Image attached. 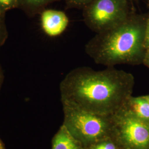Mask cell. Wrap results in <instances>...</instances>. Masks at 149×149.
<instances>
[{
  "instance_id": "cell-16",
  "label": "cell",
  "mask_w": 149,
  "mask_h": 149,
  "mask_svg": "<svg viewBox=\"0 0 149 149\" xmlns=\"http://www.w3.org/2000/svg\"><path fill=\"white\" fill-rule=\"evenodd\" d=\"M144 97L147 100V101L149 102V95H147V96H144Z\"/></svg>"
},
{
  "instance_id": "cell-12",
  "label": "cell",
  "mask_w": 149,
  "mask_h": 149,
  "mask_svg": "<svg viewBox=\"0 0 149 149\" xmlns=\"http://www.w3.org/2000/svg\"><path fill=\"white\" fill-rule=\"evenodd\" d=\"M93 0H65L68 7L83 10Z\"/></svg>"
},
{
  "instance_id": "cell-14",
  "label": "cell",
  "mask_w": 149,
  "mask_h": 149,
  "mask_svg": "<svg viewBox=\"0 0 149 149\" xmlns=\"http://www.w3.org/2000/svg\"><path fill=\"white\" fill-rule=\"evenodd\" d=\"M2 17V16H0V18ZM1 22H0V44L2 42H3L4 40V29L2 27L1 25Z\"/></svg>"
},
{
  "instance_id": "cell-8",
  "label": "cell",
  "mask_w": 149,
  "mask_h": 149,
  "mask_svg": "<svg viewBox=\"0 0 149 149\" xmlns=\"http://www.w3.org/2000/svg\"><path fill=\"white\" fill-rule=\"evenodd\" d=\"M52 149H86L74 139L63 125L55 135Z\"/></svg>"
},
{
  "instance_id": "cell-17",
  "label": "cell",
  "mask_w": 149,
  "mask_h": 149,
  "mask_svg": "<svg viewBox=\"0 0 149 149\" xmlns=\"http://www.w3.org/2000/svg\"><path fill=\"white\" fill-rule=\"evenodd\" d=\"M0 149H3V146H2V145L1 143H0Z\"/></svg>"
},
{
  "instance_id": "cell-3",
  "label": "cell",
  "mask_w": 149,
  "mask_h": 149,
  "mask_svg": "<svg viewBox=\"0 0 149 149\" xmlns=\"http://www.w3.org/2000/svg\"><path fill=\"white\" fill-rule=\"evenodd\" d=\"M62 103L64 127L86 149L102 139L113 136L112 116L96 114Z\"/></svg>"
},
{
  "instance_id": "cell-15",
  "label": "cell",
  "mask_w": 149,
  "mask_h": 149,
  "mask_svg": "<svg viewBox=\"0 0 149 149\" xmlns=\"http://www.w3.org/2000/svg\"><path fill=\"white\" fill-rule=\"evenodd\" d=\"M143 63L149 68V53H146Z\"/></svg>"
},
{
  "instance_id": "cell-9",
  "label": "cell",
  "mask_w": 149,
  "mask_h": 149,
  "mask_svg": "<svg viewBox=\"0 0 149 149\" xmlns=\"http://www.w3.org/2000/svg\"><path fill=\"white\" fill-rule=\"evenodd\" d=\"M87 149H122L113 136L102 139Z\"/></svg>"
},
{
  "instance_id": "cell-7",
  "label": "cell",
  "mask_w": 149,
  "mask_h": 149,
  "mask_svg": "<svg viewBox=\"0 0 149 149\" xmlns=\"http://www.w3.org/2000/svg\"><path fill=\"white\" fill-rule=\"evenodd\" d=\"M122 109L135 117L149 122V103L144 96H130Z\"/></svg>"
},
{
  "instance_id": "cell-11",
  "label": "cell",
  "mask_w": 149,
  "mask_h": 149,
  "mask_svg": "<svg viewBox=\"0 0 149 149\" xmlns=\"http://www.w3.org/2000/svg\"><path fill=\"white\" fill-rule=\"evenodd\" d=\"M18 6V0H0V16L3 17L7 11Z\"/></svg>"
},
{
  "instance_id": "cell-18",
  "label": "cell",
  "mask_w": 149,
  "mask_h": 149,
  "mask_svg": "<svg viewBox=\"0 0 149 149\" xmlns=\"http://www.w3.org/2000/svg\"><path fill=\"white\" fill-rule=\"evenodd\" d=\"M148 5H149V2H148Z\"/></svg>"
},
{
  "instance_id": "cell-10",
  "label": "cell",
  "mask_w": 149,
  "mask_h": 149,
  "mask_svg": "<svg viewBox=\"0 0 149 149\" xmlns=\"http://www.w3.org/2000/svg\"><path fill=\"white\" fill-rule=\"evenodd\" d=\"M58 0H18L19 6H22L32 10H38Z\"/></svg>"
},
{
  "instance_id": "cell-4",
  "label": "cell",
  "mask_w": 149,
  "mask_h": 149,
  "mask_svg": "<svg viewBox=\"0 0 149 149\" xmlns=\"http://www.w3.org/2000/svg\"><path fill=\"white\" fill-rule=\"evenodd\" d=\"M82 10L86 25L96 33L117 26L130 15L127 0H93Z\"/></svg>"
},
{
  "instance_id": "cell-5",
  "label": "cell",
  "mask_w": 149,
  "mask_h": 149,
  "mask_svg": "<svg viewBox=\"0 0 149 149\" xmlns=\"http://www.w3.org/2000/svg\"><path fill=\"white\" fill-rule=\"evenodd\" d=\"M113 136L122 149L149 148V122L141 120L124 109L112 116Z\"/></svg>"
},
{
  "instance_id": "cell-1",
  "label": "cell",
  "mask_w": 149,
  "mask_h": 149,
  "mask_svg": "<svg viewBox=\"0 0 149 149\" xmlns=\"http://www.w3.org/2000/svg\"><path fill=\"white\" fill-rule=\"evenodd\" d=\"M134 77L130 73L109 67L96 71L79 67L62 81V103L96 114L112 117L132 96Z\"/></svg>"
},
{
  "instance_id": "cell-13",
  "label": "cell",
  "mask_w": 149,
  "mask_h": 149,
  "mask_svg": "<svg viewBox=\"0 0 149 149\" xmlns=\"http://www.w3.org/2000/svg\"><path fill=\"white\" fill-rule=\"evenodd\" d=\"M144 47L146 53H149V16L147 17L144 35Z\"/></svg>"
},
{
  "instance_id": "cell-6",
  "label": "cell",
  "mask_w": 149,
  "mask_h": 149,
  "mask_svg": "<svg viewBox=\"0 0 149 149\" xmlns=\"http://www.w3.org/2000/svg\"><path fill=\"white\" fill-rule=\"evenodd\" d=\"M41 23L43 31L48 36L56 37L66 29L69 18L63 11L46 10L42 13Z\"/></svg>"
},
{
  "instance_id": "cell-2",
  "label": "cell",
  "mask_w": 149,
  "mask_h": 149,
  "mask_svg": "<svg viewBox=\"0 0 149 149\" xmlns=\"http://www.w3.org/2000/svg\"><path fill=\"white\" fill-rule=\"evenodd\" d=\"M146 19L130 14L117 26L96 33L86 44V53L96 64L108 68L143 62Z\"/></svg>"
}]
</instances>
